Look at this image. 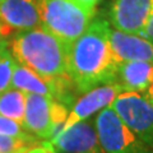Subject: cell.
<instances>
[{
	"label": "cell",
	"instance_id": "obj_1",
	"mask_svg": "<svg viewBox=\"0 0 153 153\" xmlns=\"http://www.w3.org/2000/svg\"><path fill=\"white\" fill-rule=\"evenodd\" d=\"M107 19L94 16L88 28L68 47V75L78 93L116 83L119 61L108 41Z\"/></svg>",
	"mask_w": 153,
	"mask_h": 153
},
{
	"label": "cell",
	"instance_id": "obj_2",
	"mask_svg": "<svg viewBox=\"0 0 153 153\" xmlns=\"http://www.w3.org/2000/svg\"><path fill=\"white\" fill-rule=\"evenodd\" d=\"M8 46L18 64L25 65L46 78L68 75L69 45L44 27L18 31Z\"/></svg>",
	"mask_w": 153,
	"mask_h": 153
},
{
	"label": "cell",
	"instance_id": "obj_3",
	"mask_svg": "<svg viewBox=\"0 0 153 153\" xmlns=\"http://www.w3.org/2000/svg\"><path fill=\"white\" fill-rule=\"evenodd\" d=\"M38 9L41 27L68 45L84 33L96 16L75 0H38Z\"/></svg>",
	"mask_w": 153,
	"mask_h": 153
},
{
	"label": "cell",
	"instance_id": "obj_4",
	"mask_svg": "<svg viewBox=\"0 0 153 153\" xmlns=\"http://www.w3.org/2000/svg\"><path fill=\"white\" fill-rule=\"evenodd\" d=\"M69 107L56 100L27 93L26 111L22 125L38 140H49L63 128Z\"/></svg>",
	"mask_w": 153,
	"mask_h": 153
},
{
	"label": "cell",
	"instance_id": "obj_5",
	"mask_svg": "<svg viewBox=\"0 0 153 153\" xmlns=\"http://www.w3.org/2000/svg\"><path fill=\"white\" fill-rule=\"evenodd\" d=\"M98 142L103 153H153L108 106L94 117Z\"/></svg>",
	"mask_w": 153,
	"mask_h": 153
},
{
	"label": "cell",
	"instance_id": "obj_6",
	"mask_svg": "<svg viewBox=\"0 0 153 153\" xmlns=\"http://www.w3.org/2000/svg\"><path fill=\"white\" fill-rule=\"evenodd\" d=\"M111 107L123 123L153 151V102L138 92H121Z\"/></svg>",
	"mask_w": 153,
	"mask_h": 153
},
{
	"label": "cell",
	"instance_id": "obj_7",
	"mask_svg": "<svg viewBox=\"0 0 153 153\" xmlns=\"http://www.w3.org/2000/svg\"><path fill=\"white\" fill-rule=\"evenodd\" d=\"M45 142L52 153H102L92 117L57 131L51 139Z\"/></svg>",
	"mask_w": 153,
	"mask_h": 153
},
{
	"label": "cell",
	"instance_id": "obj_8",
	"mask_svg": "<svg viewBox=\"0 0 153 153\" xmlns=\"http://www.w3.org/2000/svg\"><path fill=\"white\" fill-rule=\"evenodd\" d=\"M153 9V0H111L107 10L110 27L140 35Z\"/></svg>",
	"mask_w": 153,
	"mask_h": 153
},
{
	"label": "cell",
	"instance_id": "obj_9",
	"mask_svg": "<svg viewBox=\"0 0 153 153\" xmlns=\"http://www.w3.org/2000/svg\"><path fill=\"white\" fill-rule=\"evenodd\" d=\"M121 92H125V91L120 84L110 83L98 85L82 93V96L76 98L73 106L70 107L69 115L60 130H64L78 121L92 117L94 114H98L101 110L111 106L115 98Z\"/></svg>",
	"mask_w": 153,
	"mask_h": 153
},
{
	"label": "cell",
	"instance_id": "obj_10",
	"mask_svg": "<svg viewBox=\"0 0 153 153\" xmlns=\"http://www.w3.org/2000/svg\"><path fill=\"white\" fill-rule=\"evenodd\" d=\"M108 41L119 61H147L153 64V42L142 35L108 28Z\"/></svg>",
	"mask_w": 153,
	"mask_h": 153
},
{
	"label": "cell",
	"instance_id": "obj_11",
	"mask_svg": "<svg viewBox=\"0 0 153 153\" xmlns=\"http://www.w3.org/2000/svg\"><path fill=\"white\" fill-rule=\"evenodd\" d=\"M0 21L17 32L41 27L38 0H1Z\"/></svg>",
	"mask_w": 153,
	"mask_h": 153
},
{
	"label": "cell",
	"instance_id": "obj_12",
	"mask_svg": "<svg viewBox=\"0 0 153 153\" xmlns=\"http://www.w3.org/2000/svg\"><path fill=\"white\" fill-rule=\"evenodd\" d=\"M116 83L126 92L144 94L153 84V64L147 61H120L116 71Z\"/></svg>",
	"mask_w": 153,
	"mask_h": 153
},
{
	"label": "cell",
	"instance_id": "obj_13",
	"mask_svg": "<svg viewBox=\"0 0 153 153\" xmlns=\"http://www.w3.org/2000/svg\"><path fill=\"white\" fill-rule=\"evenodd\" d=\"M27 93L16 88H9L0 93V115L18 123L23 121L26 111Z\"/></svg>",
	"mask_w": 153,
	"mask_h": 153
},
{
	"label": "cell",
	"instance_id": "obj_14",
	"mask_svg": "<svg viewBox=\"0 0 153 153\" xmlns=\"http://www.w3.org/2000/svg\"><path fill=\"white\" fill-rule=\"evenodd\" d=\"M17 60L14 59L8 46V40L0 46V93L12 88V78Z\"/></svg>",
	"mask_w": 153,
	"mask_h": 153
},
{
	"label": "cell",
	"instance_id": "obj_15",
	"mask_svg": "<svg viewBox=\"0 0 153 153\" xmlns=\"http://www.w3.org/2000/svg\"><path fill=\"white\" fill-rule=\"evenodd\" d=\"M0 135H7L12 138H17V139L27 140L30 143H33V144L42 142V140L36 139L33 135H31L21 123L12 120V119H8V117H4L1 115H0Z\"/></svg>",
	"mask_w": 153,
	"mask_h": 153
},
{
	"label": "cell",
	"instance_id": "obj_16",
	"mask_svg": "<svg viewBox=\"0 0 153 153\" xmlns=\"http://www.w3.org/2000/svg\"><path fill=\"white\" fill-rule=\"evenodd\" d=\"M30 146H33V143L7 135H0V153H21Z\"/></svg>",
	"mask_w": 153,
	"mask_h": 153
},
{
	"label": "cell",
	"instance_id": "obj_17",
	"mask_svg": "<svg viewBox=\"0 0 153 153\" xmlns=\"http://www.w3.org/2000/svg\"><path fill=\"white\" fill-rule=\"evenodd\" d=\"M21 153H52L50 147L47 146V143L45 140H42L40 143H36L33 146L27 147L26 149H23Z\"/></svg>",
	"mask_w": 153,
	"mask_h": 153
},
{
	"label": "cell",
	"instance_id": "obj_18",
	"mask_svg": "<svg viewBox=\"0 0 153 153\" xmlns=\"http://www.w3.org/2000/svg\"><path fill=\"white\" fill-rule=\"evenodd\" d=\"M140 35L143 37H146L147 40H149L151 42H153V9L149 14V17H148L146 25H144V28H143V31Z\"/></svg>",
	"mask_w": 153,
	"mask_h": 153
},
{
	"label": "cell",
	"instance_id": "obj_19",
	"mask_svg": "<svg viewBox=\"0 0 153 153\" xmlns=\"http://www.w3.org/2000/svg\"><path fill=\"white\" fill-rule=\"evenodd\" d=\"M75 1H78L80 5H82L83 8H85L87 10L96 13V9H97L98 4L101 3L102 0H75Z\"/></svg>",
	"mask_w": 153,
	"mask_h": 153
},
{
	"label": "cell",
	"instance_id": "obj_20",
	"mask_svg": "<svg viewBox=\"0 0 153 153\" xmlns=\"http://www.w3.org/2000/svg\"><path fill=\"white\" fill-rule=\"evenodd\" d=\"M9 32H10V28H8L1 21H0V42L7 40V36H8Z\"/></svg>",
	"mask_w": 153,
	"mask_h": 153
},
{
	"label": "cell",
	"instance_id": "obj_21",
	"mask_svg": "<svg viewBox=\"0 0 153 153\" xmlns=\"http://www.w3.org/2000/svg\"><path fill=\"white\" fill-rule=\"evenodd\" d=\"M144 96H146V97H147L148 100H149V101H152V102H153V84L151 85L149 88L147 89V92L144 93Z\"/></svg>",
	"mask_w": 153,
	"mask_h": 153
},
{
	"label": "cell",
	"instance_id": "obj_22",
	"mask_svg": "<svg viewBox=\"0 0 153 153\" xmlns=\"http://www.w3.org/2000/svg\"><path fill=\"white\" fill-rule=\"evenodd\" d=\"M4 41H7V40H4ZM4 41H3V42H0V46H1V45L4 44Z\"/></svg>",
	"mask_w": 153,
	"mask_h": 153
},
{
	"label": "cell",
	"instance_id": "obj_23",
	"mask_svg": "<svg viewBox=\"0 0 153 153\" xmlns=\"http://www.w3.org/2000/svg\"><path fill=\"white\" fill-rule=\"evenodd\" d=\"M0 3H1V0H0Z\"/></svg>",
	"mask_w": 153,
	"mask_h": 153
},
{
	"label": "cell",
	"instance_id": "obj_24",
	"mask_svg": "<svg viewBox=\"0 0 153 153\" xmlns=\"http://www.w3.org/2000/svg\"><path fill=\"white\" fill-rule=\"evenodd\" d=\"M102 153H103V152H102Z\"/></svg>",
	"mask_w": 153,
	"mask_h": 153
}]
</instances>
